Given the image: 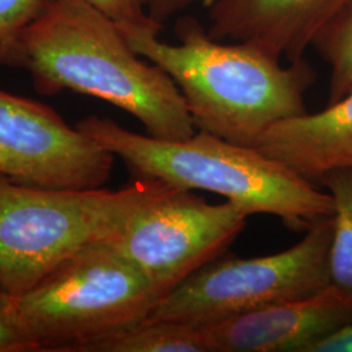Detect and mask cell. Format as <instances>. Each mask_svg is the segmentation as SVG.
I'll use <instances>...</instances> for the list:
<instances>
[{
  "mask_svg": "<svg viewBox=\"0 0 352 352\" xmlns=\"http://www.w3.org/2000/svg\"><path fill=\"white\" fill-rule=\"evenodd\" d=\"M334 204L329 252L330 286L352 296V167L330 171L318 180Z\"/></svg>",
  "mask_w": 352,
  "mask_h": 352,
  "instance_id": "obj_13",
  "label": "cell"
},
{
  "mask_svg": "<svg viewBox=\"0 0 352 352\" xmlns=\"http://www.w3.org/2000/svg\"><path fill=\"white\" fill-rule=\"evenodd\" d=\"M351 324L352 296L329 286L202 331L209 352H309L316 343Z\"/></svg>",
  "mask_w": 352,
  "mask_h": 352,
  "instance_id": "obj_9",
  "label": "cell"
},
{
  "mask_svg": "<svg viewBox=\"0 0 352 352\" xmlns=\"http://www.w3.org/2000/svg\"><path fill=\"white\" fill-rule=\"evenodd\" d=\"M77 128L97 140L142 177L174 188L223 196L250 214L278 217L294 231H307L331 217V196L253 146L199 131L179 141L131 132L107 118L90 115Z\"/></svg>",
  "mask_w": 352,
  "mask_h": 352,
  "instance_id": "obj_3",
  "label": "cell"
},
{
  "mask_svg": "<svg viewBox=\"0 0 352 352\" xmlns=\"http://www.w3.org/2000/svg\"><path fill=\"white\" fill-rule=\"evenodd\" d=\"M175 34L177 42L167 43L157 33H123L136 54L173 78L199 131L254 146L267 128L308 113L316 74L304 58L282 65L250 43L215 39L189 16L177 20Z\"/></svg>",
  "mask_w": 352,
  "mask_h": 352,
  "instance_id": "obj_2",
  "label": "cell"
},
{
  "mask_svg": "<svg viewBox=\"0 0 352 352\" xmlns=\"http://www.w3.org/2000/svg\"><path fill=\"white\" fill-rule=\"evenodd\" d=\"M312 47L330 67L327 104L338 101L352 89V3L324 29Z\"/></svg>",
  "mask_w": 352,
  "mask_h": 352,
  "instance_id": "obj_14",
  "label": "cell"
},
{
  "mask_svg": "<svg viewBox=\"0 0 352 352\" xmlns=\"http://www.w3.org/2000/svg\"><path fill=\"white\" fill-rule=\"evenodd\" d=\"M52 0H0V67H10L17 38L50 7Z\"/></svg>",
  "mask_w": 352,
  "mask_h": 352,
  "instance_id": "obj_15",
  "label": "cell"
},
{
  "mask_svg": "<svg viewBox=\"0 0 352 352\" xmlns=\"http://www.w3.org/2000/svg\"><path fill=\"white\" fill-rule=\"evenodd\" d=\"M10 67L28 71L39 94L72 90L109 102L151 138L179 141L196 133L173 78L144 60L113 19L84 0H52L17 38Z\"/></svg>",
  "mask_w": 352,
  "mask_h": 352,
  "instance_id": "obj_1",
  "label": "cell"
},
{
  "mask_svg": "<svg viewBox=\"0 0 352 352\" xmlns=\"http://www.w3.org/2000/svg\"><path fill=\"white\" fill-rule=\"evenodd\" d=\"M210 0H142L145 11L153 21L164 26L166 21L186 12L197 4H208Z\"/></svg>",
  "mask_w": 352,
  "mask_h": 352,
  "instance_id": "obj_18",
  "label": "cell"
},
{
  "mask_svg": "<svg viewBox=\"0 0 352 352\" xmlns=\"http://www.w3.org/2000/svg\"><path fill=\"white\" fill-rule=\"evenodd\" d=\"M87 352H209L204 331L174 321H142Z\"/></svg>",
  "mask_w": 352,
  "mask_h": 352,
  "instance_id": "obj_12",
  "label": "cell"
},
{
  "mask_svg": "<svg viewBox=\"0 0 352 352\" xmlns=\"http://www.w3.org/2000/svg\"><path fill=\"white\" fill-rule=\"evenodd\" d=\"M174 189L142 176L109 190L37 187L0 175V287L10 295L25 292L76 252L111 239Z\"/></svg>",
  "mask_w": 352,
  "mask_h": 352,
  "instance_id": "obj_4",
  "label": "cell"
},
{
  "mask_svg": "<svg viewBox=\"0 0 352 352\" xmlns=\"http://www.w3.org/2000/svg\"><path fill=\"white\" fill-rule=\"evenodd\" d=\"M248 215L228 200L212 205L192 190L174 189L107 241L164 298L202 266L223 256L244 230Z\"/></svg>",
  "mask_w": 352,
  "mask_h": 352,
  "instance_id": "obj_7",
  "label": "cell"
},
{
  "mask_svg": "<svg viewBox=\"0 0 352 352\" xmlns=\"http://www.w3.org/2000/svg\"><path fill=\"white\" fill-rule=\"evenodd\" d=\"M309 352H352V324L320 340Z\"/></svg>",
  "mask_w": 352,
  "mask_h": 352,
  "instance_id": "obj_19",
  "label": "cell"
},
{
  "mask_svg": "<svg viewBox=\"0 0 352 352\" xmlns=\"http://www.w3.org/2000/svg\"><path fill=\"white\" fill-rule=\"evenodd\" d=\"M113 19L122 33L149 32L160 34L164 26L153 21L142 0H84Z\"/></svg>",
  "mask_w": 352,
  "mask_h": 352,
  "instance_id": "obj_16",
  "label": "cell"
},
{
  "mask_svg": "<svg viewBox=\"0 0 352 352\" xmlns=\"http://www.w3.org/2000/svg\"><path fill=\"white\" fill-rule=\"evenodd\" d=\"M161 298L146 276L103 240L11 295V304L32 351L87 352L145 321Z\"/></svg>",
  "mask_w": 352,
  "mask_h": 352,
  "instance_id": "obj_5",
  "label": "cell"
},
{
  "mask_svg": "<svg viewBox=\"0 0 352 352\" xmlns=\"http://www.w3.org/2000/svg\"><path fill=\"white\" fill-rule=\"evenodd\" d=\"M113 160L50 106L0 89V175L37 187L101 188Z\"/></svg>",
  "mask_w": 352,
  "mask_h": 352,
  "instance_id": "obj_8",
  "label": "cell"
},
{
  "mask_svg": "<svg viewBox=\"0 0 352 352\" xmlns=\"http://www.w3.org/2000/svg\"><path fill=\"white\" fill-rule=\"evenodd\" d=\"M0 352H33L16 325L11 295L0 287Z\"/></svg>",
  "mask_w": 352,
  "mask_h": 352,
  "instance_id": "obj_17",
  "label": "cell"
},
{
  "mask_svg": "<svg viewBox=\"0 0 352 352\" xmlns=\"http://www.w3.org/2000/svg\"><path fill=\"white\" fill-rule=\"evenodd\" d=\"M331 236L333 217H327L286 251L253 258L221 256L161 298L145 321L202 329L315 295L330 286Z\"/></svg>",
  "mask_w": 352,
  "mask_h": 352,
  "instance_id": "obj_6",
  "label": "cell"
},
{
  "mask_svg": "<svg viewBox=\"0 0 352 352\" xmlns=\"http://www.w3.org/2000/svg\"><path fill=\"white\" fill-rule=\"evenodd\" d=\"M311 183L352 167V89L320 113H305L267 128L254 146Z\"/></svg>",
  "mask_w": 352,
  "mask_h": 352,
  "instance_id": "obj_11",
  "label": "cell"
},
{
  "mask_svg": "<svg viewBox=\"0 0 352 352\" xmlns=\"http://www.w3.org/2000/svg\"><path fill=\"white\" fill-rule=\"evenodd\" d=\"M352 0H210L209 34L296 62Z\"/></svg>",
  "mask_w": 352,
  "mask_h": 352,
  "instance_id": "obj_10",
  "label": "cell"
}]
</instances>
